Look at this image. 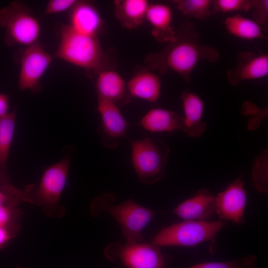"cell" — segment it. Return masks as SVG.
I'll return each mask as SVG.
<instances>
[{"label":"cell","mask_w":268,"mask_h":268,"mask_svg":"<svg viewBox=\"0 0 268 268\" xmlns=\"http://www.w3.org/2000/svg\"><path fill=\"white\" fill-rule=\"evenodd\" d=\"M219 57L217 48L201 42L195 24L185 21L176 30L173 39L162 50L147 56L145 63L161 73L169 70L173 71L188 83L200 61L205 60L214 63Z\"/></svg>","instance_id":"cell-1"},{"label":"cell","mask_w":268,"mask_h":268,"mask_svg":"<svg viewBox=\"0 0 268 268\" xmlns=\"http://www.w3.org/2000/svg\"><path fill=\"white\" fill-rule=\"evenodd\" d=\"M115 201L113 193L99 195L90 204L91 214L96 217L102 212L109 214L119 224L127 241L142 242V231L159 212L143 206L132 199L118 204Z\"/></svg>","instance_id":"cell-2"},{"label":"cell","mask_w":268,"mask_h":268,"mask_svg":"<svg viewBox=\"0 0 268 268\" xmlns=\"http://www.w3.org/2000/svg\"><path fill=\"white\" fill-rule=\"evenodd\" d=\"M55 57L97 74L110 69L109 58L97 37L81 33L68 24L60 30Z\"/></svg>","instance_id":"cell-3"},{"label":"cell","mask_w":268,"mask_h":268,"mask_svg":"<svg viewBox=\"0 0 268 268\" xmlns=\"http://www.w3.org/2000/svg\"><path fill=\"white\" fill-rule=\"evenodd\" d=\"M70 159V156L67 155L46 168L37 187L26 186L23 190V202L42 207L49 216H62L65 209L59 204V200L66 186Z\"/></svg>","instance_id":"cell-4"},{"label":"cell","mask_w":268,"mask_h":268,"mask_svg":"<svg viewBox=\"0 0 268 268\" xmlns=\"http://www.w3.org/2000/svg\"><path fill=\"white\" fill-rule=\"evenodd\" d=\"M130 141L132 162L139 181L151 185L162 180L166 175L169 147L160 139L151 137Z\"/></svg>","instance_id":"cell-5"},{"label":"cell","mask_w":268,"mask_h":268,"mask_svg":"<svg viewBox=\"0 0 268 268\" xmlns=\"http://www.w3.org/2000/svg\"><path fill=\"white\" fill-rule=\"evenodd\" d=\"M0 27L5 30V43L28 47L36 42L40 25L29 7L14 1L0 9Z\"/></svg>","instance_id":"cell-6"},{"label":"cell","mask_w":268,"mask_h":268,"mask_svg":"<svg viewBox=\"0 0 268 268\" xmlns=\"http://www.w3.org/2000/svg\"><path fill=\"white\" fill-rule=\"evenodd\" d=\"M224 226L221 220L214 222L185 220L162 228L151 243L162 246L191 247L213 241Z\"/></svg>","instance_id":"cell-7"},{"label":"cell","mask_w":268,"mask_h":268,"mask_svg":"<svg viewBox=\"0 0 268 268\" xmlns=\"http://www.w3.org/2000/svg\"><path fill=\"white\" fill-rule=\"evenodd\" d=\"M110 261L118 260L127 268H164L166 260L160 247L142 242H113L104 249Z\"/></svg>","instance_id":"cell-8"},{"label":"cell","mask_w":268,"mask_h":268,"mask_svg":"<svg viewBox=\"0 0 268 268\" xmlns=\"http://www.w3.org/2000/svg\"><path fill=\"white\" fill-rule=\"evenodd\" d=\"M53 57L38 42L26 47L21 59L18 87L37 93L42 89L40 79L49 67Z\"/></svg>","instance_id":"cell-9"},{"label":"cell","mask_w":268,"mask_h":268,"mask_svg":"<svg viewBox=\"0 0 268 268\" xmlns=\"http://www.w3.org/2000/svg\"><path fill=\"white\" fill-rule=\"evenodd\" d=\"M247 203V191L242 178L230 183L215 197V211L219 218L237 224L245 222L244 210Z\"/></svg>","instance_id":"cell-10"},{"label":"cell","mask_w":268,"mask_h":268,"mask_svg":"<svg viewBox=\"0 0 268 268\" xmlns=\"http://www.w3.org/2000/svg\"><path fill=\"white\" fill-rule=\"evenodd\" d=\"M98 111L102 125L99 132L103 144L115 149L119 144V139L125 136L130 124L125 120L115 103L98 96Z\"/></svg>","instance_id":"cell-11"},{"label":"cell","mask_w":268,"mask_h":268,"mask_svg":"<svg viewBox=\"0 0 268 268\" xmlns=\"http://www.w3.org/2000/svg\"><path fill=\"white\" fill-rule=\"evenodd\" d=\"M237 65L226 71L228 82L237 85L243 81L266 77L268 74V55L251 52H240L237 57Z\"/></svg>","instance_id":"cell-12"},{"label":"cell","mask_w":268,"mask_h":268,"mask_svg":"<svg viewBox=\"0 0 268 268\" xmlns=\"http://www.w3.org/2000/svg\"><path fill=\"white\" fill-rule=\"evenodd\" d=\"M69 24L73 29L82 34L98 37L102 33L104 24L96 7L86 1H77L70 9Z\"/></svg>","instance_id":"cell-13"},{"label":"cell","mask_w":268,"mask_h":268,"mask_svg":"<svg viewBox=\"0 0 268 268\" xmlns=\"http://www.w3.org/2000/svg\"><path fill=\"white\" fill-rule=\"evenodd\" d=\"M215 211V197L210 191L203 189L179 204L172 212L185 220L207 221Z\"/></svg>","instance_id":"cell-14"},{"label":"cell","mask_w":268,"mask_h":268,"mask_svg":"<svg viewBox=\"0 0 268 268\" xmlns=\"http://www.w3.org/2000/svg\"><path fill=\"white\" fill-rule=\"evenodd\" d=\"M173 13L171 7L161 3H150L145 20L152 27V33L159 42H168L174 37L176 30L172 25Z\"/></svg>","instance_id":"cell-15"},{"label":"cell","mask_w":268,"mask_h":268,"mask_svg":"<svg viewBox=\"0 0 268 268\" xmlns=\"http://www.w3.org/2000/svg\"><path fill=\"white\" fill-rule=\"evenodd\" d=\"M182 99L185 114L182 130L190 136L199 137L206 129V124L201 120L203 102L199 96L189 90L182 93Z\"/></svg>","instance_id":"cell-16"},{"label":"cell","mask_w":268,"mask_h":268,"mask_svg":"<svg viewBox=\"0 0 268 268\" xmlns=\"http://www.w3.org/2000/svg\"><path fill=\"white\" fill-rule=\"evenodd\" d=\"M97 74L96 88L98 96L116 105L127 101L129 94L127 83L118 72L110 68L103 70Z\"/></svg>","instance_id":"cell-17"},{"label":"cell","mask_w":268,"mask_h":268,"mask_svg":"<svg viewBox=\"0 0 268 268\" xmlns=\"http://www.w3.org/2000/svg\"><path fill=\"white\" fill-rule=\"evenodd\" d=\"M129 95L151 102L159 99L161 88L159 77L148 70L135 74L127 83Z\"/></svg>","instance_id":"cell-18"},{"label":"cell","mask_w":268,"mask_h":268,"mask_svg":"<svg viewBox=\"0 0 268 268\" xmlns=\"http://www.w3.org/2000/svg\"><path fill=\"white\" fill-rule=\"evenodd\" d=\"M149 4L147 0H115L114 14L124 27L128 29H135L145 20Z\"/></svg>","instance_id":"cell-19"},{"label":"cell","mask_w":268,"mask_h":268,"mask_svg":"<svg viewBox=\"0 0 268 268\" xmlns=\"http://www.w3.org/2000/svg\"><path fill=\"white\" fill-rule=\"evenodd\" d=\"M140 124L144 129L152 132H172L183 129L184 119L173 111L155 108L145 115Z\"/></svg>","instance_id":"cell-20"},{"label":"cell","mask_w":268,"mask_h":268,"mask_svg":"<svg viewBox=\"0 0 268 268\" xmlns=\"http://www.w3.org/2000/svg\"><path fill=\"white\" fill-rule=\"evenodd\" d=\"M224 24L232 35L245 40L266 39L262 28L253 19L236 14L227 17Z\"/></svg>","instance_id":"cell-21"},{"label":"cell","mask_w":268,"mask_h":268,"mask_svg":"<svg viewBox=\"0 0 268 268\" xmlns=\"http://www.w3.org/2000/svg\"><path fill=\"white\" fill-rule=\"evenodd\" d=\"M15 111L0 118V174L7 178L6 163L14 132Z\"/></svg>","instance_id":"cell-22"},{"label":"cell","mask_w":268,"mask_h":268,"mask_svg":"<svg viewBox=\"0 0 268 268\" xmlns=\"http://www.w3.org/2000/svg\"><path fill=\"white\" fill-rule=\"evenodd\" d=\"M183 14L205 20L212 14L211 0H175L172 1Z\"/></svg>","instance_id":"cell-23"},{"label":"cell","mask_w":268,"mask_h":268,"mask_svg":"<svg viewBox=\"0 0 268 268\" xmlns=\"http://www.w3.org/2000/svg\"><path fill=\"white\" fill-rule=\"evenodd\" d=\"M252 179L253 185L259 192L268 193V152L264 151L256 158Z\"/></svg>","instance_id":"cell-24"},{"label":"cell","mask_w":268,"mask_h":268,"mask_svg":"<svg viewBox=\"0 0 268 268\" xmlns=\"http://www.w3.org/2000/svg\"><path fill=\"white\" fill-rule=\"evenodd\" d=\"M250 8V0H213L211 12L227 13L239 11H248Z\"/></svg>","instance_id":"cell-25"},{"label":"cell","mask_w":268,"mask_h":268,"mask_svg":"<svg viewBox=\"0 0 268 268\" xmlns=\"http://www.w3.org/2000/svg\"><path fill=\"white\" fill-rule=\"evenodd\" d=\"M256 258L253 255L243 259L225 262H209L198 264L189 268H253Z\"/></svg>","instance_id":"cell-26"},{"label":"cell","mask_w":268,"mask_h":268,"mask_svg":"<svg viewBox=\"0 0 268 268\" xmlns=\"http://www.w3.org/2000/svg\"><path fill=\"white\" fill-rule=\"evenodd\" d=\"M242 113L243 115L252 116L248 120V129L255 130L258 128L261 121L267 116L268 110L261 109L253 103L246 101L243 105Z\"/></svg>","instance_id":"cell-27"},{"label":"cell","mask_w":268,"mask_h":268,"mask_svg":"<svg viewBox=\"0 0 268 268\" xmlns=\"http://www.w3.org/2000/svg\"><path fill=\"white\" fill-rule=\"evenodd\" d=\"M23 202V191L9 183L0 185V206Z\"/></svg>","instance_id":"cell-28"},{"label":"cell","mask_w":268,"mask_h":268,"mask_svg":"<svg viewBox=\"0 0 268 268\" xmlns=\"http://www.w3.org/2000/svg\"><path fill=\"white\" fill-rule=\"evenodd\" d=\"M17 206L11 204L0 206V226L20 227L21 211Z\"/></svg>","instance_id":"cell-29"},{"label":"cell","mask_w":268,"mask_h":268,"mask_svg":"<svg viewBox=\"0 0 268 268\" xmlns=\"http://www.w3.org/2000/svg\"><path fill=\"white\" fill-rule=\"evenodd\" d=\"M252 16L255 21L261 27H265L268 23V0H250Z\"/></svg>","instance_id":"cell-30"},{"label":"cell","mask_w":268,"mask_h":268,"mask_svg":"<svg viewBox=\"0 0 268 268\" xmlns=\"http://www.w3.org/2000/svg\"><path fill=\"white\" fill-rule=\"evenodd\" d=\"M77 1L75 0H51L47 4L45 14L61 13L70 9Z\"/></svg>","instance_id":"cell-31"},{"label":"cell","mask_w":268,"mask_h":268,"mask_svg":"<svg viewBox=\"0 0 268 268\" xmlns=\"http://www.w3.org/2000/svg\"><path fill=\"white\" fill-rule=\"evenodd\" d=\"M19 227L0 226V249L17 233Z\"/></svg>","instance_id":"cell-32"},{"label":"cell","mask_w":268,"mask_h":268,"mask_svg":"<svg viewBox=\"0 0 268 268\" xmlns=\"http://www.w3.org/2000/svg\"><path fill=\"white\" fill-rule=\"evenodd\" d=\"M9 107L8 97L6 95L0 93V118L7 114Z\"/></svg>","instance_id":"cell-33"},{"label":"cell","mask_w":268,"mask_h":268,"mask_svg":"<svg viewBox=\"0 0 268 268\" xmlns=\"http://www.w3.org/2000/svg\"><path fill=\"white\" fill-rule=\"evenodd\" d=\"M9 183L8 179L5 178L0 174V185L5 184Z\"/></svg>","instance_id":"cell-34"}]
</instances>
